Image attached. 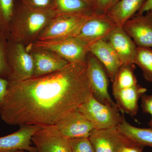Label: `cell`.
<instances>
[{
	"label": "cell",
	"mask_w": 152,
	"mask_h": 152,
	"mask_svg": "<svg viewBox=\"0 0 152 152\" xmlns=\"http://www.w3.org/2000/svg\"><path fill=\"white\" fill-rule=\"evenodd\" d=\"M8 80L0 116L12 126L55 125L92 94L87 61L69 63L45 75Z\"/></svg>",
	"instance_id": "6da1fadb"
},
{
	"label": "cell",
	"mask_w": 152,
	"mask_h": 152,
	"mask_svg": "<svg viewBox=\"0 0 152 152\" xmlns=\"http://www.w3.org/2000/svg\"><path fill=\"white\" fill-rule=\"evenodd\" d=\"M58 13L56 9L37 10L23 5L17 12L15 11L10 26L8 39L27 46L32 45Z\"/></svg>",
	"instance_id": "7a4b0ae2"
},
{
	"label": "cell",
	"mask_w": 152,
	"mask_h": 152,
	"mask_svg": "<svg viewBox=\"0 0 152 152\" xmlns=\"http://www.w3.org/2000/svg\"><path fill=\"white\" fill-rule=\"evenodd\" d=\"M95 13H58L43 30L37 40H48L75 37L85 23L93 16Z\"/></svg>",
	"instance_id": "3957f363"
},
{
	"label": "cell",
	"mask_w": 152,
	"mask_h": 152,
	"mask_svg": "<svg viewBox=\"0 0 152 152\" xmlns=\"http://www.w3.org/2000/svg\"><path fill=\"white\" fill-rule=\"evenodd\" d=\"M78 110L90 121L96 129H103L117 126L124 117L121 115L118 107L101 103L91 94Z\"/></svg>",
	"instance_id": "277c9868"
},
{
	"label": "cell",
	"mask_w": 152,
	"mask_h": 152,
	"mask_svg": "<svg viewBox=\"0 0 152 152\" xmlns=\"http://www.w3.org/2000/svg\"><path fill=\"white\" fill-rule=\"evenodd\" d=\"M7 58L10 69L9 80H23L33 77L34 60L27 46L8 39Z\"/></svg>",
	"instance_id": "5b68a950"
},
{
	"label": "cell",
	"mask_w": 152,
	"mask_h": 152,
	"mask_svg": "<svg viewBox=\"0 0 152 152\" xmlns=\"http://www.w3.org/2000/svg\"><path fill=\"white\" fill-rule=\"evenodd\" d=\"M33 45L54 52L69 63L86 61L89 53V46L76 37L37 40Z\"/></svg>",
	"instance_id": "8992f818"
},
{
	"label": "cell",
	"mask_w": 152,
	"mask_h": 152,
	"mask_svg": "<svg viewBox=\"0 0 152 152\" xmlns=\"http://www.w3.org/2000/svg\"><path fill=\"white\" fill-rule=\"evenodd\" d=\"M87 63L93 96L104 104L118 107L109 94L110 78L103 65L91 53H89L87 56Z\"/></svg>",
	"instance_id": "52a82bcc"
},
{
	"label": "cell",
	"mask_w": 152,
	"mask_h": 152,
	"mask_svg": "<svg viewBox=\"0 0 152 152\" xmlns=\"http://www.w3.org/2000/svg\"><path fill=\"white\" fill-rule=\"evenodd\" d=\"M88 138L95 152H120L123 147L140 145L120 132L117 126L94 129Z\"/></svg>",
	"instance_id": "ba28073f"
},
{
	"label": "cell",
	"mask_w": 152,
	"mask_h": 152,
	"mask_svg": "<svg viewBox=\"0 0 152 152\" xmlns=\"http://www.w3.org/2000/svg\"><path fill=\"white\" fill-rule=\"evenodd\" d=\"M117 27L115 22L106 14L95 12L75 37L90 46L100 41L107 40Z\"/></svg>",
	"instance_id": "9c48e42d"
},
{
	"label": "cell",
	"mask_w": 152,
	"mask_h": 152,
	"mask_svg": "<svg viewBox=\"0 0 152 152\" xmlns=\"http://www.w3.org/2000/svg\"><path fill=\"white\" fill-rule=\"evenodd\" d=\"M32 142L38 152H70L69 139L60 134L55 125L41 127Z\"/></svg>",
	"instance_id": "30bf717a"
},
{
	"label": "cell",
	"mask_w": 152,
	"mask_h": 152,
	"mask_svg": "<svg viewBox=\"0 0 152 152\" xmlns=\"http://www.w3.org/2000/svg\"><path fill=\"white\" fill-rule=\"evenodd\" d=\"M122 27L138 47L152 48V12L136 14Z\"/></svg>",
	"instance_id": "8fae6325"
},
{
	"label": "cell",
	"mask_w": 152,
	"mask_h": 152,
	"mask_svg": "<svg viewBox=\"0 0 152 152\" xmlns=\"http://www.w3.org/2000/svg\"><path fill=\"white\" fill-rule=\"evenodd\" d=\"M34 61L32 77L52 73L62 69L69 62L51 50L35 46L33 44L27 46Z\"/></svg>",
	"instance_id": "7c38bea8"
},
{
	"label": "cell",
	"mask_w": 152,
	"mask_h": 152,
	"mask_svg": "<svg viewBox=\"0 0 152 152\" xmlns=\"http://www.w3.org/2000/svg\"><path fill=\"white\" fill-rule=\"evenodd\" d=\"M60 134L67 139L88 138L94 126L78 109L60 120L55 125Z\"/></svg>",
	"instance_id": "4fadbf2b"
},
{
	"label": "cell",
	"mask_w": 152,
	"mask_h": 152,
	"mask_svg": "<svg viewBox=\"0 0 152 152\" xmlns=\"http://www.w3.org/2000/svg\"><path fill=\"white\" fill-rule=\"evenodd\" d=\"M41 126L25 125L15 132L0 137V152H14L24 150L28 152H38L32 146V138Z\"/></svg>",
	"instance_id": "5bb4252c"
},
{
	"label": "cell",
	"mask_w": 152,
	"mask_h": 152,
	"mask_svg": "<svg viewBox=\"0 0 152 152\" xmlns=\"http://www.w3.org/2000/svg\"><path fill=\"white\" fill-rule=\"evenodd\" d=\"M107 41L116 53L122 64H134L137 46L123 27L117 26Z\"/></svg>",
	"instance_id": "9a60e30c"
},
{
	"label": "cell",
	"mask_w": 152,
	"mask_h": 152,
	"mask_svg": "<svg viewBox=\"0 0 152 152\" xmlns=\"http://www.w3.org/2000/svg\"><path fill=\"white\" fill-rule=\"evenodd\" d=\"M89 53L102 63L113 83L122 63L108 42L101 40L91 45Z\"/></svg>",
	"instance_id": "2e32d148"
},
{
	"label": "cell",
	"mask_w": 152,
	"mask_h": 152,
	"mask_svg": "<svg viewBox=\"0 0 152 152\" xmlns=\"http://www.w3.org/2000/svg\"><path fill=\"white\" fill-rule=\"evenodd\" d=\"M146 88L137 84L129 88L113 92L117 105L122 113L132 117L137 115L138 112L139 100L146 92Z\"/></svg>",
	"instance_id": "e0dca14e"
},
{
	"label": "cell",
	"mask_w": 152,
	"mask_h": 152,
	"mask_svg": "<svg viewBox=\"0 0 152 152\" xmlns=\"http://www.w3.org/2000/svg\"><path fill=\"white\" fill-rule=\"evenodd\" d=\"M146 0H120L107 12L117 26L121 27L138 12Z\"/></svg>",
	"instance_id": "ac0fdd59"
},
{
	"label": "cell",
	"mask_w": 152,
	"mask_h": 152,
	"mask_svg": "<svg viewBox=\"0 0 152 152\" xmlns=\"http://www.w3.org/2000/svg\"><path fill=\"white\" fill-rule=\"evenodd\" d=\"M117 127L120 132L135 143L144 148L146 146L152 148V128L134 126L128 122L125 116Z\"/></svg>",
	"instance_id": "d6986e66"
},
{
	"label": "cell",
	"mask_w": 152,
	"mask_h": 152,
	"mask_svg": "<svg viewBox=\"0 0 152 152\" xmlns=\"http://www.w3.org/2000/svg\"><path fill=\"white\" fill-rule=\"evenodd\" d=\"M134 64H122L113 82V92L137 84Z\"/></svg>",
	"instance_id": "ffe728a7"
},
{
	"label": "cell",
	"mask_w": 152,
	"mask_h": 152,
	"mask_svg": "<svg viewBox=\"0 0 152 152\" xmlns=\"http://www.w3.org/2000/svg\"><path fill=\"white\" fill-rule=\"evenodd\" d=\"M134 64L141 69L144 78L152 83V48L137 47Z\"/></svg>",
	"instance_id": "44dd1931"
},
{
	"label": "cell",
	"mask_w": 152,
	"mask_h": 152,
	"mask_svg": "<svg viewBox=\"0 0 152 152\" xmlns=\"http://www.w3.org/2000/svg\"><path fill=\"white\" fill-rule=\"evenodd\" d=\"M56 8L62 13H87L95 12L82 0H55Z\"/></svg>",
	"instance_id": "7402d4cb"
},
{
	"label": "cell",
	"mask_w": 152,
	"mask_h": 152,
	"mask_svg": "<svg viewBox=\"0 0 152 152\" xmlns=\"http://www.w3.org/2000/svg\"><path fill=\"white\" fill-rule=\"evenodd\" d=\"M15 13L14 0H0V23L1 31L9 37L10 28Z\"/></svg>",
	"instance_id": "603a6c76"
},
{
	"label": "cell",
	"mask_w": 152,
	"mask_h": 152,
	"mask_svg": "<svg viewBox=\"0 0 152 152\" xmlns=\"http://www.w3.org/2000/svg\"><path fill=\"white\" fill-rule=\"evenodd\" d=\"M8 38L5 33L0 31V77L8 79L10 69L7 58Z\"/></svg>",
	"instance_id": "cb8c5ba5"
},
{
	"label": "cell",
	"mask_w": 152,
	"mask_h": 152,
	"mask_svg": "<svg viewBox=\"0 0 152 152\" xmlns=\"http://www.w3.org/2000/svg\"><path fill=\"white\" fill-rule=\"evenodd\" d=\"M70 152H95L88 138L69 139Z\"/></svg>",
	"instance_id": "d4e9b609"
},
{
	"label": "cell",
	"mask_w": 152,
	"mask_h": 152,
	"mask_svg": "<svg viewBox=\"0 0 152 152\" xmlns=\"http://www.w3.org/2000/svg\"><path fill=\"white\" fill-rule=\"evenodd\" d=\"M23 5L37 10L56 9L55 0H21Z\"/></svg>",
	"instance_id": "484cf974"
},
{
	"label": "cell",
	"mask_w": 152,
	"mask_h": 152,
	"mask_svg": "<svg viewBox=\"0 0 152 152\" xmlns=\"http://www.w3.org/2000/svg\"><path fill=\"white\" fill-rule=\"evenodd\" d=\"M120 0H96L95 12L106 14Z\"/></svg>",
	"instance_id": "4316f807"
},
{
	"label": "cell",
	"mask_w": 152,
	"mask_h": 152,
	"mask_svg": "<svg viewBox=\"0 0 152 152\" xmlns=\"http://www.w3.org/2000/svg\"><path fill=\"white\" fill-rule=\"evenodd\" d=\"M141 107L143 112L152 115V95L144 94L141 97Z\"/></svg>",
	"instance_id": "83f0119b"
},
{
	"label": "cell",
	"mask_w": 152,
	"mask_h": 152,
	"mask_svg": "<svg viewBox=\"0 0 152 152\" xmlns=\"http://www.w3.org/2000/svg\"><path fill=\"white\" fill-rule=\"evenodd\" d=\"M8 84V80L0 77V112L7 93Z\"/></svg>",
	"instance_id": "f1b7e54d"
},
{
	"label": "cell",
	"mask_w": 152,
	"mask_h": 152,
	"mask_svg": "<svg viewBox=\"0 0 152 152\" xmlns=\"http://www.w3.org/2000/svg\"><path fill=\"white\" fill-rule=\"evenodd\" d=\"M148 12H152V0H146L137 14H143L144 13Z\"/></svg>",
	"instance_id": "f546056e"
},
{
	"label": "cell",
	"mask_w": 152,
	"mask_h": 152,
	"mask_svg": "<svg viewBox=\"0 0 152 152\" xmlns=\"http://www.w3.org/2000/svg\"><path fill=\"white\" fill-rule=\"evenodd\" d=\"M143 148L144 147L140 145L124 147L120 152H144Z\"/></svg>",
	"instance_id": "4dcf8cb0"
},
{
	"label": "cell",
	"mask_w": 152,
	"mask_h": 152,
	"mask_svg": "<svg viewBox=\"0 0 152 152\" xmlns=\"http://www.w3.org/2000/svg\"><path fill=\"white\" fill-rule=\"evenodd\" d=\"M87 4L95 12L96 6V0H82Z\"/></svg>",
	"instance_id": "1f68e13d"
},
{
	"label": "cell",
	"mask_w": 152,
	"mask_h": 152,
	"mask_svg": "<svg viewBox=\"0 0 152 152\" xmlns=\"http://www.w3.org/2000/svg\"><path fill=\"white\" fill-rule=\"evenodd\" d=\"M148 125L150 126V127L152 129V115H151V118L149 122L148 123Z\"/></svg>",
	"instance_id": "d6a6232c"
},
{
	"label": "cell",
	"mask_w": 152,
	"mask_h": 152,
	"mask_svg": "<svg viewBox=\"0 0 152 152\" xmlns=\"http://www.w3.org/2000/svg\"><path fill=\"white\" fill-rule=\"evenodd\" d=\"M14 152H27L26 151H24V150H18Z\"/></svg>",
	"instance_id": "836d02e7"
},
{
	"label": "cell",
	"mask_w": 152,
	"mask_h": 152,
	"mask_svg": "<svg viewBox=\"0 0 152 152\" xmlns=\"http://www.w3.org/2000/svg\"><path fill=\"white\" fill-rule=\"evenodd\" d=\"M0 31H1V23H0Z\"/></svg>",
	"instance_id": "e575fe53"
}]
</instances>
